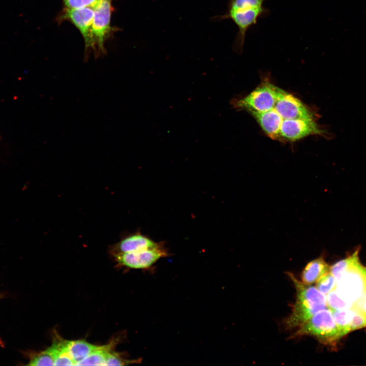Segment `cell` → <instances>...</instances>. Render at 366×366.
Instances as JSON below:
<instances>
[{
    "label": "cell",
    "mask_w": 366,
    "mask_h": 366,
    "mask_svg": "<svg viewBox=\"0 0 366 366\" xmlns=\"http://www.w3.org/2000/svg\"><path fill=\"white\" fill-rule=\"evenodd\" d=\"M288 276L293 282L296 291V299L292 312L286 319L288 328L300 327L319 311L328 308L325 294L311 285L300 281L291 273Z\"/></svg>",
    "instance_id": "6da1fadb"
},
{
    "label": "cell",
    "mask_w": 366,
    "mask_h": 366,
    "mask_svg": "<svg viewBox=\"0 0 366 366\" xmlns=\"http://www.w3.org/2000/svg\"><path fill=\"white\" fill-rule=\"evenodd\" d=\"M265 1L229 0L227 11L221 19H230L237 26L233 44L236 51H242L247 30L257 23L259 18L268 14V9L263 6Z\"/></svg>",
    "instance_id": "7a4b0ae2"
},
{
    "label": "cell",
    "mask_w": 366,
    "mask_h": 366,
    "mask_svg": "<svg viewBox=\"0 0 366 366\" xmlns=\"http://www.w3.org/2000/svg\"><path fill=\"white\" fill-rule=\"evenodd\" d=\"M313 336L325 344H331L342 337L331 310L324 309L315 314L301 326L292 337Z\"/></svg>",
    "instance_id": "3957f363"
},
{
    "label": "cell",
    "mask_w": 366,
    "mask_h": 366,
    "mask_svg": "<svg viewBox=\"0 0 366 366\" xmlns=\"http://www.w3.org/2000/svg\"><path fill=\"white\" fill-rule=\"evenodd\" d=\"M334 290L351 307L366 291V267L361 264L359 259L344 272L337 282Z\"/></svg>",
    "instance_id": "277c9868"
},
{
    "label": "cell",
    "mask_w": 366,
    "mask_h": 366,
    "mask_svg": "<svg viewBox=\"0 0 366 366\" xmlns=\"http://www.w3.org/2000/svg\"><path fill=\"white\" fill-rule=\"evenodd\" d=\"M280 88L270 83H264L243 98L232 101L236 109H246L251 112H262L272 108Z\"/></svg>",
    "instance_id": "5b68a950"
},
{
    "label": "cell",
    "mask_w": 366,
    "mask_h": 366,
    "mask_svg": "<svg viewBox=\"0 0 366 366\" xmlns=\"http://www.w3.org/2000/svg\"><path fill=\"white\" fill-rule=\"evenodd\" d=\"M94 17L92 35L95 55L98 56L105 52L104 41L110 31V17L112 11L111 0H101L93 7Z\"/></svg>",
    "instance_id": "8992f818"
},
{
    "label": "cell",
    "mask_w": 366,
    "mask_h": 366,
    "mask_svg": "<svg viewBox=\"0 0 366 366\" xmlns=\"http://www.w3.org/2000/svg\"><path fill=\"white\" fill-rule=\"evenodd\" d=\"M118 263L130 268L144 269L151 266L168 253L162 244L158 248L127 253L114 254Z\"/></svg>",
    "instance_id": "52a82bcc"
},
{
    "label": "cell",
    "mask_w": 366,
    "mask_h": 366,
    "mask_svg": "<svg viewBox=\"0 0 366 366\" xmlns=\"http://www.w3.org/2000/svg\"><path fill=\"white\" fill-rule=\"evenodd\" d=\"M325 134L314 118L285 119L280 127L278 139L295 141L310 135Z\"/></svg>",
    "instance_id": "ba28073f"
},
{
    "label": "cell",
    "mask_w": 366,
    "mask_h": 366,
    "mask_svg": "<svg viewBox=\"0 0 366 366\" xmlns=\"http://www.w3.org/2000/svg\"><path fill=\"white\" fill-rule=\"evenodd\" d=\"M272 108L283 121L285 119L314 118L310 111L299 100L280 88Z\"/></svg>",
    "instance_id": "9c48e42d"
},
{
    "label": "cell",
    "mask_w": 366,
    "mask_h": 366,
    "mask_svg": "<svg viewBox=\"0 0 366 366\" xmlns=\"http://www.w3.org/2000/svg\"><path fill=\"white\" fill-rule=\"evenodd\" d=\"M65 16L71 21L81 32L85 40L86 49H93L92 28L94 17V8H67Z\"/></svg>",
    "instance_id": "30bf717a"
},
{
    "label": "cell",
    "mask_w": 366,
    "mask_h": 366,
    "mask_svg": "<svg viewBox=\"0 0 366 366\" xmlns=\"http://www.w3.org/2000/svg\"><path fill=\"white\" fill-rule=\"evenodd\" d=\"M162 244V243L155 242L140 233H136L126 236L116 244L113 249V253L114 254L154 249Z\"/></svg>",
    "instance_id": "8fae6325"
},
{
    "label": "cell",
    "mask_w": 366,
    "mask_h": 366,
    "mask_svg": "<svg viewBox=\"0 0 366 366\" xmlns=\"http://www.w3.org/2000/svg\"><path fill=\"white\" fill-rule=\"evenodd\" d=\"M251 113L269 137L278 139L279 130L283 119L273 108L264 112H253Z\"/></svg>",
    "instance_id": "7c38bea8"
},
{
    "label": "cell",
    "mask_w": 366,
    "mask_h": 366,
    "mask_svg": "<svg viewBox=\"0 0 366 366\" xmlns=\"http://www.w3.org/2000/svg\"><path fill=\"white\" fill-rule=\"evenodd\" d=\"M330 266L323 257H320L309 262L301 274V281L308 285H312L324 274L329 271Z\"/></svg>",
    "instance_id": "4fadbf2b"
},
{
    "label": "cell",
    "mask_w": 366,
    "mask_h": 366,
    "mask_svg": "<svg viewBox=\"0 0 366 366\" xmlns=\"http://www.w3.org/2000/svg\"><path fill=\"white\" fill-rule=\"evenodd\" d=\"M49 348L54 359V365H75L76 363L68 351L67 340L57 334L54 337L52 344Z\"/></svg>",
    "instance_id": "5bb4252c"
},
{
    "label": "cell",
    "mask_w": 366,
    "mask_h": 366,
    "mask_svg": "<svg viewBox=\"0 0 366 366\" xmlns=\"http://www.w3.org/2000/svg\"><path fill=\"white\" fill-rule=\"evenodd\" d=\"M99 346L84 340L68 341L69 354L76 364L87 357Z\"/></svg>",
    "instance_id": "9a60e30c"
},
{
    "label": "cell",
    "mask_w": 366,
    "mask_h": 366,
    "mask_svg": "<svg viewBox=\"0 0 366 366\" xmlns=\"http://www.w3.org/2000/svg\"><path fill=\"white\" fill-rule=\"evenodd\" d=\"M113 344L99 346L87 357L78 362L76 365H104Z\"/></svg>",
    "instance_id": "2e32d148"
},
{
    "label": "cell",
    "mask_w": 366,
    "mask_h": 366,
    "mask_svg": "<svg viewBox=\"0 0 366 366\" xmlns=\"http://www.w3.org/2000/svg\"><path fill=\"white\" fill-rule=\"evenodd\" d=\"M331 310L340 334L342 337L350 332V324L354 310L352 308Z\"/></svg>",
    "instance_id": "e0dca14e"
},
{
    "label": "cell",
    "mask_w": 366,
    "mask_h": 366,
    "mask_svg": "<svg viewBox=\"0 0 366 366\" xmlns=\"http://www.w3.org/2000/svg\"><path fill=\"white\" fill-rule=\"evenodd\" d=\"M358 254L359 249H357L351 255L338 261L330 266L329 271L335 278L337 282L341 279L344 272L346 271L354 262L359 259Z\"/></svg>",
    "instance_id": "ac0fdd59"
},
{
    "label": "cell",
    "mask_w": 366,
    "mask_h": 366,
    "mask_svg": "<svg viewBox=\"0 0 366 366\" xmlns=\"http://www.w3.org/2000/svg\"><path fill=\"white\" fill-rule=\"evenodd\" d=\"M29 362L26 364L32 366L54 365V359L49 348L36 353H28Z\"/></svg>",
    "instance_id": "d6986e66"
},
{
    "label": "cell",
    "mask_w": 366,
    "mask_h": 366,
    "mask_svg": "<svg viewBox=\"0 0 366 366\" xmlns=\"http://www.w3.org/2000/svg\"><path fill=\"white\" fill-rule=\"evenodd\" d=\"M337 281L329 271L317 281L315 287L321 293L327 295L330 291L335 289Z\"/></svg>",
    "instance_id": "ffe728a7"
},
{
    "label": "cell",
    "mask_w": 366,
    "mask_h": 366,
    "mask_svg": "<svg viewBox=\"0 0 366 366\" xmlns=\"http://www.w3.org/2000/svg\"><path fill=\"white\" fill-rule=\"evenodd\" d=\"M327 307L331 310H340L351 308V306L341 298L334 290L326 295Z\"/></svg>",
    "instance_id": "44dd1931"
},
{
    "label": "cell",
    "mask_w": 366,
    "mask_h": 366,
    "mask_svg": "<svg viewBox=\"0 0 366 366\" xmlns=\"http://www.w3.org/2000/svg\"><path fill=\"white\" fill-rule=\"evenodd\" d=\"M139 362V360H128L123 358L119 354L110 351L104 365H125Z\"/></svg>",
    "instance_id": "7402d4cb"
},
{
    "label": "cell",
    "mask_w": 366,
    "mask_h": 366,
    "mask_svg": "<svg viewBox=\"0 0 366 366\" xmlns=\"http://www.w3.org/2000/svg\"><path fill=\"white\" fill-rule=\"evenodd\" d=\"M67 9L95 7L101 0H63Z\"/></svg>",
    "instance_id": "603a6c76"
},
{
    "label": "cell",
    "mask_w": 366,
    "mask_h": 366,
    "mask_svg": "<svg viewBox=\"0 0 366 366\" xmlns=\"http://www.w3.org/2000/svg\"><path fill=\"white\" fill-rule=\"evenodd\" d=\"M354 310V313L350 324V331L366 326V315L359 311Z\"/></svg>",
    "instance_id": "cb8c5ba5"
},
{
    "label": "cell",
    "mask_w": 366,
    "mask_h": 366,
    "mask_svg": "<svg viewBox=\"0 0 366 366\" xmlns=\"http://www.w3.org/2000/svg\"><path fill=\"white\" fill-rule=\"evenodd\" d=\"M351 308L366 315V291L352 304Z\"/></svg>",
    "instance_id": "d4e9b609"
},
{
    "label": "cell",
    "mask_w": 366,
    "mask_h": 366,
    "mask_svg": "<svg viewBox=\"0 0 366 366\" xmlns=\"http://www.w3.org/2000/svg\"><path fill=\"white\" fill-rule=\"evenodd\" d=\"M3 296H4V295L2 294H1V293H0V299H1V298L3 297Z\"/></svg>",
    "instance_id": "484cf974"
}]
</instances>
